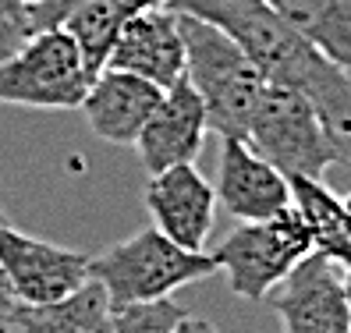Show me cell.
I'll return each instance as SVG.
<instances>
[{
	"instance_id": "ffe728a7",
	"label": "cell",
	"mask_w": 351,
	"mask_h": 333,
	"mask_svg": "<svg viewBox=\"0 0 351 333\" xmlns=\"http://www.w3.org/2000/svg\"><path fill=\"white\" fill-rule=\"evenodd\" d=\"M341 206H344V220H348V227H351V192L341 199Z\"/></svg>"
},
{
	"instance_id": "8fae6325",
	"label": "cell",
	"mask_w": 351,
	"mask_h": 333,
	"mask_svg": "<svg viewBox=\"0 0 351 333\" xmlns=\"http://www.w3.org/2000/svg\"><path fill=\"white\" fill-rule=\"evenodd\" d=\"M107 68L128 71L153 82L156 89H171L184 78V39L178 14L171 8H146L132 14L107 57Z\"/></svg>"
},
{
	"instance_id": "7c38bea8",
	"label": "cell",
	"mask_w": 351,
	"mask_h": 333,
	"mask_svg": "<svg viewBox=\"0 0 351 333\" xmlns=\"http://www.w3.org/2000/svg\"><path fill=\"white\" fill-rule=\"evenodd\" d=\"M206 135H210L206 107L199 92L189 86V78H181L171 89H163L160 107L142 128L135 149H138V160L149 166V174H160L167 166L195 163V156L206 145Z\"/></svg>"
},
{
	"instance_id": "ba28073f",
	"label": "cell",
	"mask_w": 351,
	"mask_h": 333,
	"mask_svg": "<svg viewBox=\"0 0 351 333\" xmlns=\"http://www.w3.org/2000/svg\"><path fill=\"white\" fill-rule=\"evenodd\" d=\"M266 301L284 333H351L348 273L323 252H308Z\"/></svg>"
},
{
	"instance_id": "6da1fadb",
	"label": "cell",
	"mask_w": 351,
	"mask_h": 333,
	"mask_svg": "<svg viewBox=\"0 0 351 333\" xmlns=\"http://www.w3.org/2000/svg\"><path fill=\"white\" fill-rule=\"evenodd\" d=\"M171 11L217 25L249 53V60L274 86H291L313 99L344 68L326 60L305 36H298L266 0H171Z\"/></svg>"
},
{
	"instance_id": "ac0fdd59",
	"label": "cell",
	"mask_w": 351,
	"mask_h": 333,
	"mask_svg": "<svg viewBox=\"0 0 351 333\" xmlns=\"http://www.w3.org/2000/svg\"><path fill=\"white\" fill-rule=\"evenodd\" d=\"M29 36V4L25 0H0V60L11 57Z\"/></svg>"
},
{
	"instance_id": "d6986e66",
	"label": "cell",
	"mask_w": 351,
	"mask_h": 333,
	"mask_svg": "<svg viewBox=\"0 0 351 333\" xmlns=\"http://www.w3.org/2000/svg\"><path fill=\"white\" fill-rule=\"evenodd\" d=\"M0 220H8L4 217V206H0ZM14 301H11V295H8V287H4V280H0V312H8Z\"/></svg>"
},
{
	"instance_id": "e0dca14e",
	"label": "cell",
	"mask_w": 351,
	"mask_h": 333,
	"mask_svg": "<svg viewBox=\"0 0 351 333\" xmlns=\"http://www.w3.org/2000/svg\"><path fill=\"white\" fill-rule=\"evenodd\" d=\"M114 333H217L213 323L192 316L171 298L114 308Z\"/></svg>"
},
{
	"instance_id": "30bf717a",
	"label": "cell",
	"mask_w": 351,
	"mask_h": 333,
	"mask_svg": "<svg viewBox=\"0 0 351 333\" xmlns=\"http://www.w3.org/2000/svg\"><path fill=\"white\" fill-rule=\"evenodd\" d=\"M217 206L241 223H263L291 210V184L270 166L245 138H220V171H217Z\"/></svg>"
},
{
	"instance_id": "7a4b0ae2",
	"label": "cell",
	"mask_w": 351,
	"mask_h": 333,
	"mask_svg": "<svg viewBox=\"0 0 351 333\" xmlns=\"http://www.w3.org/2000/svg\"><path fill=\"white\" fill-rule=\"evenodd\" d=\"M178 29L184 39V78L202 99L210 132L220 138H245L256 103L266 89L263 71L231 36H223L202 18L178 14Z\"/></svg>"
},
{
	"instance_id": "5b68a950",
	"label": "cell",
	"mask_w": 351,
	"mask_h": 333,
	"mask_svg": "<svg viewBox=\"0 0 351 333\" xmlns=\"http://www.w3.org/2000/svg\"><path fill=\"white\" fill-rule=\"evenodd\" d=\"M308 252H316V245L295 206L277 213L274 220L241 223L217 248H210V256L217 259V273H223L227 287L238 298L249 301H266V295Z\"/></svg>"
},
{
	"instance_id": "277c9868",
	"label": "cell",
	"mask_w": 351,
	"mask_h": 333,
	"mask_svg": "<svg viewBox=\"0 0 351 333\" xmlns=\"http://www.w3.org/2000/svg\"><path fill=\"white\" fill-rule=\"evenodd\" d=\"M93 71L64 29L32 32L0 60V103L32 110H78L93 86Z\"/></svg>"
},
{
	"instance_id": "2e32d148",
	"label": "cell",
	"mask_w": 351,
	"mask_h": 333,
	"mask_svg": "<svg viewBox=\"0 0 351 333\" xmlns=\"http://www.w3.org/2000/svg\"><path fill=\"white\" fill-rule=\"evenodd\" d=\"M287 184H291V206L305 220L316 252L330 256L344 273H351V227L344 220L341 195L330 192L319 177H291Z\"/></svg>"
},
{
	"instance_id": "7402d4cb",
	"label": "cell",
	"mask_w": 351,
	"mask_h": 333,
	"mask_svg": "<svg viewBox=\"0 0 351 333\" xmlns=\"http://www.w3.org/2000/svg\"><path fill=\"white\" fill-rule=\"evenodd\" d=\"M25 4H39V0H25Z\"/></svg>"
},
{
	"instance_id": "8992f818",
	"label": "cell",
	"mask_w": 351,
	"mask_h": 333,
	"mask_svg": "<svg viewBox=\"0 0 351 333\" xmlns=\"http://www.w3.org/2000/svg\"><path fill=\"white\" fill-rule=\"evenodd\" d=\"M245 142L270 166H277L287 181L291 177L323 181L326 166L337 163L308 96L291 86H274V82H266V89L256 103Z\"/></svg>"
},
{
	"instance_id": "9c48e42d",
	"label": "cell",
	"mask_w": 351,
	"mask_h": 333,
	"mask_svg": "<svg viewBox=\"0 0 351 333\" xmlns=\"http://www.w3.org/2000/svg\"><path fill=\"white\" fill-rule=\"evenodd\" d=\"M146 210L153 227L189 252H206V238L217 220V188L206 181L195 163L167 166L146 181Z\"/></svg>"
},
{
	"instance_id": "3957f363",
	"label": "cell",
	"mask_w": 351,
	"mask_h": 333,
	"mask_svg": "<svg viewBox=\"0 0 351 333\" xmlns=\"http://www.w3.org/2000/svg\"><path fill=\"white\" fill-rule=\"evenodd\" d=\"M217 273V259L206 252H189L163 238L156 227L110 245L103 256L89 259V280H96L110 298V308L146 305L171 298L178 287H189Z\"/></svg>"
},
{
	"instance_id": "5bb4252c",
	"label": "cell",
	"mask_w": 351,
	"mask_h": 333,
	"mask_svg": "<svg viewBox=\"0 0 351 333\" xmlns=\"http://www.w3.org/2000/svg\"><path fill=\"white\" fill-rule=\"evenodd\" d=\"M4 333H114L110 298L96 280L53 305H11L0 316Z\"/></svg>"
},
{
	"instance_id": "9a60e30c",
	"label": "cell",
	"mask_w": 351,
	"mask_h": 333,
	"mask_svg": "<svg viewBox=\"0 0 351 333\" xmlns=\"http://www.w3.org/2000/svg\"><path fill=\"white\" fill-rule=\"evenodd\" d=\"M298 36L351 75V0H266Z\"/></svg>"
},
{
	"instance_id": "4fadbf2b",
	"label": "cell",
	"mask_w": 351,
	"mask_h": 333,
	"mask_svg": "<svg viewBox=\"0 0 351 333\" xmlns=\"http://www.w3.org/2000/svg\"><path fill=\"white\" fill-rule=\"evenodd\" d=\"M160 99H163V89H156L153 82L117 71V68H103L93 78L78 110L86 114L96 138L110 145H135L142 128L149 124L153 110L160 107Z\"/></svg>"
},
{
	"instance_id": "cb8c5ba5",
	"label": "cell",
	"mask_w": 351,
	"mask_h": 333,
	"mask_svg": "<svg viewBox=\"0 0 351 333\" xmlns=\"http://www.w3.org/2000/svg\"><path fill=\"white\" fill-rule=\"evenodd\" d=\"M0 333H4V330H0Z\"/></svg>"
},
{
	"instance_id": "52a82bcc",
	"label": "cell",
	"mask_w": 351,
	"mask_h": 333,
	"mask_svg": "<svg viewBox=\"0 0 351 333\" xmlns=\"http://www.w3.org/2000/svg\"><path fill=\"white\" fill-rule=\"evenodd\" d=\"M0 280L18 305H53L89 284V256L0 220Z\"/></svg>"
},
{
	"instance_id": "603a6c76",
	"label": "cell",
	"mask_w": 351,
	"mask_h": 333,
	"mask_svg": "<svg viewBox=\"0 0 351 333\" xmlns=\"http://www.w3.org/2000/svg\"><path fill=\"white\" fill-rule=\"evenodd\" d=\"M0 316H4V312H0Z\"/></svg>"
},
{
	"instance_id": "44dd1931",
	"label": "cell",
	"mask_w": 351,
	"mask_h": 333,
	"mask_svg": "<svg viewBox=\"0 0 351 333\" xmlns=\"http://www.w3.org/2000/svg\"><path fill=\"white\" fill-rule=\"evenodd\" d=\"M348 308H351V273H348Z\"/></svg>"
}]
</instances>
